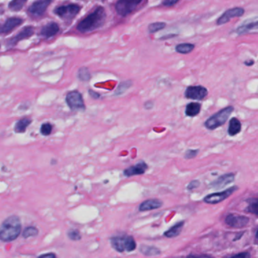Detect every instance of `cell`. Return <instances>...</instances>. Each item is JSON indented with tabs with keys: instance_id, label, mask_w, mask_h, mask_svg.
<instances>
[{
	"instance_id": "obj_28",
	"label": "cell",
	"mask_w": 258,
	"mask_h": 258,
	"mask_svg": "<svg viewBox=\"0 0 258 258\" xmlns=\"http://www.w3.org/2000/svg\"><path fill=\"white\" fill-rule=\"evenodd\" d=\"M245 211L248 213L258 216V198H252L250 200L248 206Z\"/></svg>"
},
{
	"instance_id": "obj_27",
	"label": "cell",
	"mask_w": 258,
	"mask_h": 258,
	"mask_svg": "<svg viewBox=\"0 0 258 258\" xmlns=\"http://www.w3.org/2000/svg\"><path fill=\"white\" fill-rule=\"evenodd\" d=\"M77 77L83 82H88L91 78L90 72L87 67H82L78 70Z\"/></svg>"
},
{
	"instance_id": "obj_41",
	"label": "cell",
	"mask_w": 258,
	"mask_h": 258,
	"mask_svg": "<svg viewBox=\"0 0 258 258\" xmlns=\"http://www.w3.org/2000/svg\"><path fill=\"white\" fill-rule=\"evenodd\" d=\"M254 64H255V61L254 60L245 61V65L248 66V67L253 65Z\"/></svg>"
},
{
	"instance_id": "obj_33",
	"label": "cell",
	"mask_w": 258,
	"mask_h": 258,
	"mask_svg": "<svg viewBox=\"0 0 258 258\" xmlns=\"http://www.w3.org/2000/svg\"><path fill=\"white\" fill-rule=\"evenodd\" d=\"M67 236L72 241H80L82 238L81 233L75 229H71L67 233Z\"/></svg>"
},
{
	"instance_id": "obj_25",
	"label": "cell",
	"mask_w": 258,
	"mask_h": 258,
	"mask_svg": "<svg viewBox=\"0 0 258 258\" xmlns=\"http://www.w3.org/2000/svg\"><path fill=\"white\" fill-rule=\"evenodd\" d=\"M27 0H12L9 3V9L12 12H19L27 3Z\"/></svg>"
},
{
	"instance_id": "obj_39",
	"label": "cell",
	"mask_w": 258,
	"mask_h": 258,
	"mask_svg": "<svg viewBox=\"0 0 258 258\" xmlns=\"http://www.w3.org/2000/svg\"><path fill=\"white\" fill-rule=\"evenodd\" d=\"M145 108L146 109H151L153 108V103L151 101H149L147 103H145Z\"/></svg>"
},
{
	"instance_id": "obj_5",
	"label": "cell",
	"mask_w": 258,
	"mask_h": 258,
	"mask_svg": "<svg viewBox=\"0 0 258 258\" xmlns=\"http://www.w3.org/2000/svg\"><path fill=\"white\" fill-rule=\"evenodd\" d=\"M82 9V7L78 4L68 3L59 5L54 9L53 12L58 17L66 22H72Z\"/></svg>"
},
{
	"instance_id": "obj_22",
	"label": "cell",
	"mask_w": 258,
	"mask_h": 258,
	"mask_svg": "<svg viewBox=\"0 0 258 258\" xmlns=\"http://www.w3.org/2000/svg\"><path fill=\"white\" fill-rule=\"evenodd\" d=\"M241 130V124L236 117H233L230 120L229 124L228 133L230 136L238 134Z\"/></svg>"
},
{
	"instance_id": "obj_36",
	"label": "cell",
	"mask_w": 258,
	"mask_h": 258,
	"mask_svg": "<svg viewBox=\"0 0 258 258\" xmlns=\"http://www.w3.org/2000/svg\"><path fill=\"white\" fill-rule=\"evenodd\" d=\"M179 1V0H163L162 4L164 6L171 7L176 5Z\"/></svg>"
},
{
	"instance_id": "obj_13",
	"label": "cell",
	"mask_w": 258,
	"mask_h": 258,
	"mask_svg": "<svg viewBox=\"0 0 258 258\" xmlns=\"http://www.w3.org/2000/svg\"><path fill=\"white\" fill-rule=\"evenodd\" d=\"M244 13H245V9L241 7H235L233 9H228L217 19L216 24L219 26L223 25L225 23H228L232 19L241 17Z\"/></svg>"
},
{
	"instance_id": "obj_21",
	"label": "cell",
	"mask_w": 258,
	"mask_h": 258,
	"mask_svg": "<svg viewBox=\"0 0 258 258\" xmlns=\"http://www.w3.org/2000/svg\"><path fill=\"white\" fill-rule=\"evenodd\" d=\"M31 123H32V120L30 118H27V117L22 118V119L19 120L15 123L14 130L16 133H23V132H26Z\"/></svg>"
},
{
	"instance_id": "obj_24",
	"label": "cell",
	"mask_w": 258,
	"mask_h": 258,
	"mask_svg": "<svg viewBox=\"0 0 258 258\" xmlns=\"http://www.w3.org/2000/svg\"><path fill=\"white\" fill-rule=\"evenodd\" d=\"M201 108V106L200 103H191L186 106L185 113H186V115L189 117H195L199 114Z\"/></svg>"
},
{
	"instance_id": "obj_37",
	"label": "cell",
	"mask_w": 258,
	"mask_h": 258,
	"mask_svg": "<svg viewBox=\"0 0 258 258\" xmlns=\"http://www.w3.org/2000/svg\"><path fill=\"white\" fill-rule=\"evenodd\" d=\"M89 95L94 99H99L100 98V94L98 93L97 92H95L92 89H89Z\"/></svg>"
},
{
	"instance_id": "obj_4",
	"label": "cell",
	"mask_w": 258,
	"mask_h": 258,
	"mask_svg": "<svg viewBox=\"0 0 258 258\" xmlns=\"http://www.w3.org/2000/svg\"><path fill=\"white\" fill-rule=\"evenodd\" d=\"M233 111L234 108L233 106H228L221 109L220 111L210 117L205 121V128L210 130H214L216 128H220L227 121Z\"/></svg>"
},
{
	"instance_id": "obj_16",
	"label": "cell",
	"mask_w": 258,
	"mask_h": 258,
	"mask_svg": "<svg viewBox=\"0 0 258 258\" xmlns=\"http://www.w3.org/2000/svg\"><path fill=\"white\" fill-rule=\"evenodd\" d=\"M235 176H236V175L233 173L222 175L221 176L217 178L213 183H211L210 184V187L214 188V189H216V190H220V189H222V188L225 187L227 185L233 183L235 180Z\"/></svg>"
},
{
	"instance_id": "obj_6",
	"label": "cell",
	"mask_w": 258,
	"mask_h": 258,
	"mask_svg": "<svg viewBox=\"0 0 258 258\" xmlns=\"http://www.w3.org/2000/svg\"><path fill=\"white\" fill-rule=\"evenodd\" d=\"M145 0H117L114 5L116 12L121 17H127L135 12Z\"/></svg>"
},
{
	"instance_id": "obj_30",
	"label": "cell",
	"mask_w": 258,
	"mask_h": 258,
	"mask_svg": "<svg viewBox=\"0 0 258 258\" xmlns=\"http://www.w3.org/2000/svg\"><path fill=\"white\" fill-rule=\"evenodd\" d=\"M38 233V229L35 226H27L23 230L22 236L24 238H31V237L37 236Z\"/></svg>"
},
{
	"instance_id": "obj_1",
	"label": "cell",
	"mask_w": 258,
	"mask_h": 258,
	"mask_svg": "<svg viewBox=\"0 0 258 258\" xmlns=\"http://www.w3.org/2000/svg\"><path fill=\"white\" fill-rule=\"evenodd\" d=\"M107 19L106 9L103 6L96 7L92 12L77 23V30L82 34L91 33L104 25Z\"/></svg>"
},
{
	"instance_id": "obj_15",
	"label": "cell",
	"mask_w": 258,
	"mask_h": 258,
	"mask_svg": "<svg viewBox=\"0 0 258 258\" xmlns=\"http://www.w3.org/2000/svg\"><path fill=\"white\" fill-rule=\"evenodd\" d=\"M23 23V19L19 17H11L5 21V23L2 25L1 34H7L12 32L16 27L22 25Z\"/></svg>"
},
{
	"instance_id": "obj_40",
	"label": "cell",
	"mask_w": 258,
	"mask_h": 258,
	"mask_svg": "<svg viewBox=\"0 0 258 258\" xmlns=\"http://www.w3.org/2000/svg\"><path fill=\"white\" fill-rule=\"evenodd\" d=\"M46 257H49V258H56V255L53 253L45 254V255H40V258H46Z\"/></svg>"
},
{
	"instance_id": "obj_43",
	"label": "cell",
	"mask_w": 258,
	"mask_h": 258,
	"mask_svg": "<svg viewBox=\"0 0 258 258\" xmlns=\"http://www.w3.org/2000/svg\"><path fill=\"white\" fill-rule=\"evenodd\" d=\"M190 257H210L208 255H201V256H198V255H190Z\"/></svg>"
},
{
	"instance_id": "obj_7",
	"label": "cell",
	"mask_w": 258,
	"mask_h": 258,
	"mask_svg": "<svg viewBox=\"0 0 258 258\" xmlns=\"http://www.w3.org/2000/svg\"><path fill=\"white\" fill-rule=\"evenodd\" d=\"M65 101L67 106L72 111H84L86 109L84 98L79 91L73 90L67 92Z\"/></svg>"
},
{
	"instance_id": "obj_17",
	"label": "cell",
	"mask_w": 258,
	"mask_h": 258,
	"mask_svg": "<svg viewBox=\"0 0 258 258\" xmlns=\"http://www.w3.org/2000/svg\"><path fill=\"white\" fill-rule=\"evenodd\" d=\"M60 31V27L56 22H49L41 28L40 34L45 39L52 38Z\"/></svg>"
},
{
	"instance_id": "obj_8",
	"label": "cell",
	"mask_w": 258,
	"mask_h": 258,
	"mask_svg": "<svg viewBox=\"0 0 258 258\" xmlns=\"http://www.w3.org/2000/svg\"><path fill=\"white\" fill-rule=\"evenodd\" d=\"M34 33H35V29L33 26H27V27H23L19 34L14 36L12 38L9 39L5 42V47L7 49H12L15 45H17V44L21 41L27 40V39L32 37Z\"/></svg>"
},
{
	"instance_id": "obj_38",
	"label": "cell",
	"mask_w": 258,
	"mask_h": 258,
	"mask_svg": "<svg viewBox=\"0 0 258 258\" xmlns=\"http://www.w3.org/2000/svg\"><path fill=\"white\" fill-rule=\"evenodd\" d=\"M232 257H234V258H248L251 257V255L248 252H242V253L237 254V255H232Z\"/></svg>"
},
{
	"instance_id": "obj_9",
	"label": "cell",
	"mask_w": 258,
	"mask_h": 258,
	"mask_svg": "<svg viewBox=\"0 0 258 258\" xmlns=\"http://www.w3.org/2000/svg\"><path fill=\"white\" fill-rule=\"evenodd\" d=\"M238 190V186H232V187L229 188V189L224 190V191L208 194L204 198V201L207 204H210V205H216L218 203L224 201L226 198H228L232 194H233L235 192L237 191Z\"/></svg>"
},
{
	"instance_id": "obj_19",
	"label": "cell",
	"mask_w": 258,
	"mask_h": 258,
	"mask_svg": "<svg viewBox=\"0 0 258 258\" xmlns=\"http://www.w3.org/2000/svg\"><path fill=\"white\" fill-rule=\"evenodd\" d=\"M184 224L185 223L183 221L176 223L174 226L171 227L169 230H167L164 233V236L167 237V238H175V237L178 236L181 233Z\"/></svg>"
},
{
	"instance_id": "obj_14",
	"label": "cell",
	"mask_w": 258,
	"mask_h": 258,
	"mask_svg": "<svg viewBox=\"0 0 258 258\" xmlns=\"http://www.w3.org/2000/svg\"><path fill=\"white\" fill-rule=\"evenodd\" d=\"M148 170V164L144 161H141L135 164L133 166H130L129 168L124 170V176L130 177L132 176H137V175H143L146 173Z\"/></svg>"
},
{
	"instance_id": "obj_31",
	"label": "cell",
	"mask_w": 258,
	"mask_h": 258,
	"mask_svg": "<svg viewBox=\"0 0 258 258\" xmlns=\"http://www.w3.org/2000/svg\"><path fill=\"white\" fill-rule=\"evenodd\" d=\"M132 82L131 81H126L121 83L118 86V87L117 88V90H116V96H120L121 94L124 93L132 86Z\"/></svg>"
},
{
	"instance_id": "obj_42",
	"label": "cell",
	"mask_w": 258,
	"mask_h": 258,
	"mask_svg": "<svg viewBox=\"0 0 258 258\" xmlns=\"http://www.w3.org/2000/svg\"><path fill=\"white\" fill-rule=\"evenodd\" d=\"M255 241L258 243V230H257L256 235H255Z\"/></svg>"
},
{
	"instance_id": "obj_34",
	"label": "cell",
	"mask_w": 258,
	"mask_h": 258,
	"mask_svg": "<svg viewBox=\"0 0 258 258\" xmlns=\"http://www.w3.org/2000/svg\"><path fill=\"white\" fill-rule=\"evenodd\" d=\"M199 151L198 150H189L185 153V158L186 159H192L194 158V157H196L197 154H198Z\"/></svg>"
},
{
	"instance_id": "obj_23",
	"label": "cell",
	"mask_w": 258,
	"mask_h": 258,
	"mask_svg": "<svg viewBox=\"0 0 258 258\" xmlns=\"http://www.w3.org/2000/svg\"><path fill=\"white\" fill-rule=\"evenodd\" d=\"M139 251L143 255L149 257L158 256L161 254V250L159 248L154 246H150V245H141Z\"/></svg>"
},
{
	"instance_id": "obj_35",
	"label": "cell",
	"mask_w": 258,
	"mask_h": 258,
	"mask_svg": "<svg viewBox=\"0 0 258 258\" xmlns=\"http://www.w3.org/2000/svg\"><path fill=\"white\" fill-rule=\"evenodd\" d=\"M200 186V182L198 180H193L191 183H189L187 186V190L192 191L194 190V189H196L197 187Z\"/></svg>"
},
{
	"instance_id": "obj_26",
	"label": "cell",
	"mask_w": 258,
	"mask_h": 258,
	"mask_svg": "<svg viewBox=\"0 0 258 258\" xmlns=\"http://www.w3.org/2000/svg\"><path fill=\"white\" fill-rule=\"evenodd\" d=\"M194 49V45H193V44L192 43H186L178 44V45H176V48H175L176 52L180 54L190 53V52H193V49Z\"/></svg>"
},
{
	"instance_id": "obj_29",
	"label": "cell",
	"mask_w": 258,
	"mask_h": 258,
	"mask_svg": "<svg viewBox=\"0 0 258 258\" xmlns=\"http://www.w3.org/2000/svg\"><path fill=\"white\" fill-rule=\"evenodd\" d=\"M165 27H166V23L164 22H154V23H150L148 27V30L150 34H154V33L163 30Z\"/></svg>"
},
{
	"instance_id": "obj_32",
	"label": "cell",
	"mask_w": 258,
	"mask_h": 258,
	"mask_svg": "<svg viewBox=\"0 0 258 258\" xmlns=\"http://www.w3.org/2000/svg\"><path fill=\"white\" fill-rule=\"evenodd\" d=\"M53 126L50 123H44L41 127V133L44 136H49L52 133Z\"/></svg>"
},
{
	"instance_id": "obj_3",
	"label": "cell",
	"mask_w": 258,
	"mask_h": 258,
	"mask_svg": "<svg viewBox=\"0 0 258 258\" xmlns=\"http://www.w3.org/2000/svg\"><path fill=\"white\" fill-rule=\"evenodd\" d=\"M111 247L119 253L132 252L136 249V241L134 238L129 235L123 234L114 236L110 238Z\"/></svg>"
},
{
	"instance_id": "obj_20",
	"label": "cell",
	"mask_w": 258,
	"mask_h": 258,
	"mask_svg": "<svg viewBox=\"0 0 258 258\" xmlns=\"http://www.w3.org/2000/svg\"><path fill=\"white\" fill-rule=\"evenodd\" d=\"M258 30V20L252 21L248 23L241 24V26L238 27L236 30V32L238 35H242L249 32L250 30Z\"/></svg>"
},
{
	"instance_id": "obj_12",
	"label": "cell",
	"mask_w": 258,
	"mask_h": 258,
	"mask_svg": "<svg viewBox=\"0 0 258 258\" xmlns=\"http://www.w3.org/2000/svg\"><path fill=\"white\" fill-rule=\"evenodd\" d=\"M225 223L232 228H243L249 223V218L242 215L230 214L225 218Z\"/></svg>"
},
{
	"instance_id": "obj_10",
	"label": "cell",
	"mask_w": 258,
	"mask_h": 258,
	"mask_svg": "<svg viewBox=\"0 0 258 258\" xmlns=\"http://www.w3.org/2000/svg\"><path fill=\"white\" fill-rule=\"evenodd\" d=\"M52 2V0H37L29 6L27 12L34 17L42 16Z\"/></svg>"
},
{
	"instance_id": "obj_11",
	"label": "cell",
	"mask_w": 258,
	"mask_h": 258,
	"mask_svg": "<svg viewBox=\"0 0 258 258\" xmlns=\"http://www.w3.org/2000/svg\"><path fill=\"white\" fill-rule=\"evenodd\" d=\"M208 94V89L202 86H190L186 89L185 96L193 100H203Z\"/></svg>"
},
{
	"instance_id": "obj_2",
	"label": "cell",
	"mask_w": 258,
	"mask_h": 258,
	"mask_svg": "<svg viewBox=\"0 0 258 258\" xmlns=\"http://www.w3.org/2000/svg\"><path fill=\"white\" fill-rule=\"evenodd\" d=\"M20 218L15 215L7 217L0 226V239L3 242L15 241L22 233Z\"/></svg>"
},
{
	"instance_id": "obj_18",
	"label": "cell",
	"mask_w": 258,
	"mask_h": 258,
	"mask_svg": "<svg viewBox=\"0 0 258 258\" xmlns=\"http://www.w3.org/2000/svg\"><path fill=\"white\" fill-rule=\"evenodd\" d=\"M163 206V201L157 198L148 199L141 203L139 207V211L141 212L144 211H152V210L158 209Z\"/></svg>"
}]
</instances>
